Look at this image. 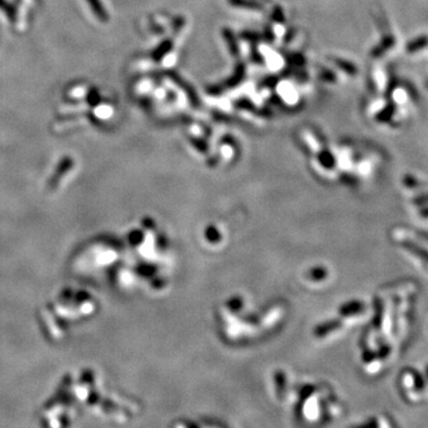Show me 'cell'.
Returning a JSON list of instances; mask_svg holds the SVG:
<instances>
[{"mask_svg":"<svg viewBox=\"0 0 428 428\" xmlns=\"http://www.w3.org/2000/svg\"><path fill=\"white\" fill-rule=\"evenodd\" d=\"M426 45H428V36H420V37H416L407 44V51L415 52L417 50L423 49Z\"/></svg>","mask_w":428,"mask_h":428,"instance_id":"cell-3","label":"cell"},{"mask_svg":"<svg viewBox=\"0 0 428 428\" xmlns=\"http://www.w3.org/2000/svg\"><path fill=\"white\" fill-rule=\"evenodd\" d=\"M89 7H91L92 12L94 13V16L98 18L100 21L102 23H106L109 21V13L105 7H103L101 0H87Z\"/></svg>","mask_w":428,"mask_h":428,"instance_id":"cell-1","label":"cell"},{"mask_svg":"<svg viewBox=\"0 0 428 428\" xmlns=\"http://www.w3.org/2000/svg\"><path fill=\"white\" fill-rule=\"evenodd\" d=\"M0 9L7 14V17H9L11 20H17V11L12 4H10L7 0H0Z\"/></svg>","mask_w":428,"mask_h":428,"instance_id":"cell-4","label":"cell"},{"mask_svg":"<svg viewBox=\"0 0 428 428\" xmlns=\"http://www.w3.org/2000/svg\"><path fill=\"white\" fill-rule=\"evenodd\" d=\"M427 374H428V367H427Z\"/></svg>","mask_w":428,"mask_h":428,"instance_id":"cell-9","label":"cell"},{"mask_svg":"<svg viewBox=\"0 0 428 428\" xmlns=\"http://www.w3.org/2000/svg\"><path fill=\"white\" fill-rule=\"evenodd\" d=\"M91 95L92 96H89L88 98V101L92 103V105H94V103H96L99 101V94H98V92L96 91H92L91 92Z\"/></svg>","mask_w":428,"mask_h":428,"instance_id":"cell-6","label":"cell"},{"mask_svg":"<svg viewBox=\"0 0 428 428\" xmlns=\"http://www.w3.org/2000/svg\"><path fill=\"white\" fill-rule=\"evenodd\" d=\"M421 216L424 217V218H428V208H424L421 210Z\"/></svg>","mask_w":428,"mask_h":428,"instance_id":"cell-7","label":"cell"},{"mask_svg":"<svg viewBox=\"0 0 428 428\" xmlns=\"http://www.w3.org/2000/svg\"><path fill=\"white\" fill-rule=\"evenodd\" d=\"M402 246H403V248H406L407 250H409L410 252H413L414 255L419 256L420 258H422V259L427 260V262H428V250L421 248V246H419L417 244H415V243H413L410 240L403 242Z\"/></svg>","mask_w":428,"mask_h":428,"instance_id":"cell-2","label":"cell"},{"mask_svg":"<svg viewBox=\"0 0 428 428\" xmlns=\"http://www.w3.org/2000/svg\"><path fill=\"white\" fill-rule=\"evenodd\" d=\"M413 202L416 203V205H423V203H428V194L417 196V198L413 200Z\"/></svg>","mask_w":428,"mask_h":428,"instance_id":"cell-5","label":"cell"},{"mask_svg":"<svg viewBox=\"0 0 428 428\" xmlns=\"http://www.w3.org/2000/svg\"><path fill=\"white\" fill-rule=\"evenodd\" d=\"M426 87L428 88V81H427V84H426Z\"/></svg>","mask_w":428,"mask_h":428,"instance_id":"cell-8","label":"cell"}]
</instances>
